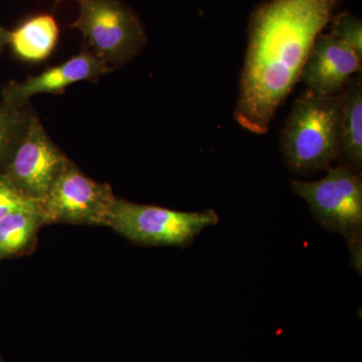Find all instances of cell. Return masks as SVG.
Wrapping results in <instances>:
<instances>
[{"instance_id": "2", "label": "cell", "mask_w": 362, "mask_h": 362, "mask_svg": "<svg viewBox=\"0 0 362 362\" xmlns=\"http://www.w3.org/2000/svg\"><path fill=\"white\" fill-rule=\"evenodd\" d=\"M344 90L320 96L305 89L295 99L280 137L283 160L292 173L328 170L339 158Z\"/></svg>"}, {"instance_id": "14", "label": "cell", "mask_w": 362, "mask_h": 362, "mask_svg": "<svg viewBox=\"0 0 362 362\" xmlns=\"http://www.w3.org/2000/svg\"><path fill=\"white\" fill-rule=\"evenodd\" d=\"M328 33L351 47L362 58L361 18L349 11L333 14L328 23Z\"/></svg>"}, {"instance_id": "7", "label": "cell", "mask_w": 362, "mask_h": 362, "mask_svg": "<svg viewBox=\"0 0 362 362\" xmlns=\"http://www.w3.org/2000/svg\"><path fill=\"white\" fill-rule=\"evenodd\" d=\"M68 162L33 113L4 175L23 194L42 202Z\"/></svg>"}, {"instance_id": "16", "label": "cell", "mask_w": 362, "mask_h": 362, "mask_svg": "<svg viewBox=\"0 0 362 362\" xmlns=\"http://www.w3.org/2000/svg\"><path fill=\"white\" fill-rule=\"evenodd\" d=\"M8 30L0 25V52L4 49L6 45H8Z\"/></svg>"}, {"instance_id": "17", "label": "cell", "mask_w": 362, "mask_h": 362, "mask_svg": "<svg viewBox=\"0 0 362 362\" xmlns=\"http://www.w3.org/2000/svg\"><path fill=\"white\" fill-rule=\"evenodd\" d=\"M0 362H2L1 358H0Z\"/></svg>"}, {"instance_id": "10", "label": "cell", "mask_w": 362, "mask_h": 362, "mask_svg": "<svg viewBox=\"0 0 362 362\" xmlns=\"http://www.w3.org/2000/svg\"><path fill=\"white\" fill-rule=\"evenodd\" d=\"M338 164L362 173V77L354 76L344 89L342 134Z\"/></svg>"}, {"instance_id": "11", "label": "cell", "mask_w": 362, "mask_h": 362, "mask_svg": "<svg viewBox=\"0 0 362 362\" xmlns=\"http://www.w3.org/2000/svg\"><path fill=\"white\" fill-rule=\"evenodd\" d=\"M59 28L49 14H40L9 32L8 45L18 58L28 62L47 59L58 44Z\"/></svg>"}, {"instance_id": "1", "label": "cell", "mask_w": 362, "mask_h": 362, "mask_svg": "<svg viewBox=\"0 0 362 362\" xmlns=\"http://www.w3.org/2000/svg\"><path fill=\"white\" fill-rule=\"evenodd\" d=\"M339 0H265L252 8L233 117L243 129L265 135L300 82L318 35Z\"/></svg>"}, {"instance_id": "8", "label": "cell", "mask_w": 362, "mask_h": 362, "mask_svg": "<svg viewBox=\"0 0 362 362\" xmlns=\"http://www.w3.org/2000/svg\"><path fill=\"white\" fill-rule=\"evenodd\" d=\"M361 69L362 58L351 47L323 32L314 42L300 82L320 96L340 94Z\"/></svg>"}, {"instance_id": "3", "label": "cell", "mask_w": 362, "mask_h": 362, "mask_svg": "<svg viewBox=\"0 0 362 362\" xmlns=\"http://www.w3.org/2000/svg\"><path fill=\"white\" fill-rule=\"evenodd\" d=\"M291 188L308 204L324 228L342 235L349 243L352 262L361 272V175L343 165L331 168L315 181L291 180Z\"/></svg>"}, {"instance_id": "18", "label": "cell", "mask_w": 362, "mask_h": 362, "mask_svg": "<svg viewBox=\"0 0 362 362\" xmlns=\"http://www.w3.org/2000/svg\"><path fill=\"white\" fill-rule=\"evenodd\" d=\"M58 1H61V0H58Z\"/></svg>"}, {"instance_id": "6", "label": "cell", "mask_w": 362, "mask_h": 362, "mask_svg": "<svg viewBox=\"0 0 362 362\" xmlns=\"http://www.w3.org/2000/svg\"><path fill=\"white\" fill-rule=\"evenodd\" d=\"M115 199L108 185L90 180L69 161L42 202L45 223L107 226Z\"/></svg>"}, {"instance_id": "4", "label": "cell", "mask_w": 362, "mask_h": 362, "mask_svg": "<svg viewBox=\"0 0 362 362\" xmlns=\"http://www.w3.org/2000/svg\"><path fill=\"white\" fill-rule=\"evenodd\" d=\"M78 13L71 28L84 37L86 49L113 69L134 59L147 44L139 16L121 0H75Z\"/></svg>"}, {"instance_id": "12", "label": "cell", "mask_w": 362, "mask_h": 362, "mask_svg": "<svg viewBox=\"0 0 362 362\" xmlns=\"http://www.w3.org/2000/svg\"><path fill=\"white\" fill-rule=\"evenodd\" d=\"M45 223L42 209L18 211L0 220V259L25 249L37 228Z\"/></svg>"}, {"instance_id": "13", "label": "cell", "mask_w": 362, "mask_h": 362, "mask_svg": "<svg viewBox=\"0 0 362 362\" xmlns=\"http://www.w3.org/2000/svg\"><path fill=\"white\" fill-rule=\"evenodd\" d=\"M33 113L25 107L0 106V162H6L26 129Z\"/></svg>"}, {"instance_id": "9", "label": "cell", "mask_w": 362, "mask_h": 362, "mask_svg": "<svg viewBox=\"0 0 362 362\" xmlns=\"http://www.w3.org/2000/svg\"><path fill=\"white\" fill-rule=\"evenodd\" d=\"M113 69L84 49L61 65L52 66L40 75L23 82H13L2 90L4 104L23 108L30 98L39 94H61L69 87L83 81H92L110 73Z\"/></svg>"}, {"instance_id": "15", "label": "cell", "mask_w": 362, "mask_h": 362, "mask_svg": "<svg viewBox=\"0 0 362 362\" xmlns=\"http://www.w3.org/2000/svg\"><path fill=\"white\" fill-rule=\"evenodd\" d=\"M40 209L42 202L23 194L6 175H0V220L18 211Z\"/></svg>"}, {"instance_id": "5", "label": "cell", "mask_w": 362, "mask_h": 362, "mask_svg": "<svg viewBox=\"0 0 362 362\" xmlns=\"http://www.w3.org/2000/svg\"><path fill=\"white\" fill-rule=\"evenodd\" d=\"M218 221L214 209L187 213L116 199L107 226L138 244L187 246Z\"/></svg>"}]
</instances>
